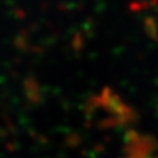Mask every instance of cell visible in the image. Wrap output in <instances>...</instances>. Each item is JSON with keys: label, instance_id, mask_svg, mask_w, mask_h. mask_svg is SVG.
I'll use <instances>...</instances> for the list:
<instances>
[]
</instances>
